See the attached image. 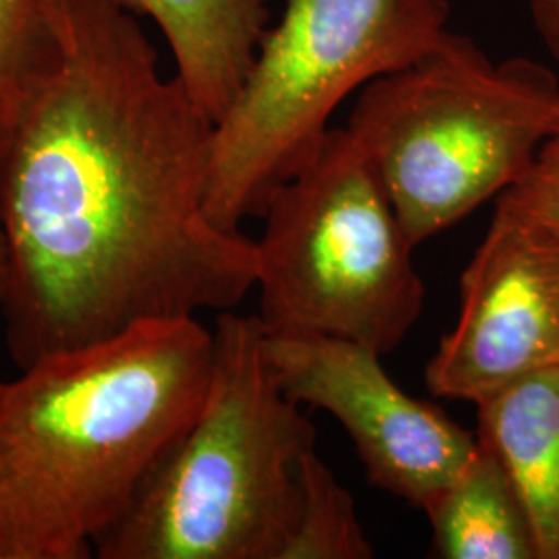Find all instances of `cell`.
<instances>
[{
	"label": "cell",
	"instance_id": "obj_1",
	"mask_svg": "<svg viewBox=\"0 0 559 559\" xmlns=\"http://www.w3.org/2000/svg\"><path fill=\"white\" fill-rule=\"evenodd\" d=\"M216 122L115 0H67L59 57L0 145L20 367L145 321L233 311L255 240L207 212Z\"/></svg>",
	"mask_w": 559,
	"mask_h": 559
},
{
	"label": "cell",
	"instance_id": "obj_2",
	"mask_svg": "<svg viewBox=\"0 0 559 559\" xmlns=\"http://www.w3.org/2000/svg\"><path fill=\"white\" fill-rule=\"evenodd\" d=\"M214 334L145 321L0 381V559L90 558L198 417Z\"/></svg>",
	"mask_w": 559,
	"mask_h": 559
},
{
	"label": "cell",
	"instance_id": "obj_3",
	"mask_svg": "<svg viewBox=\"0 0 559 559\" xmlns=\"http://www.w3.org/2000/svg\"><path fill=\"white\" fill-rule=\"evenodd\" d=\"M205 400L102 535V559H282L318 431L280 388L258 316L222 311Z\"/></svg>",
	"mask_w": 559,
	"mask_h": 559
},
{
	"label": "cell",
	"instance_id": "obj_4",
	"mask_svg": "<svg viewBox=\"0 0 559 559\" xmlns=\"http://www.w3.org/2000/svg\"><path fill=\"white\" fill-rule=\"evenodd\" d=\"M558 117L551 69L522 57L493 62L448 32L408 67L369 81L346 129L419 245L524 179Z\"/></svg>",
	"mask_w": 559,
	"mask_h": 559
},
{
	"label": "cell",
	"instance_id": "obj_5",
	"mask_svg": "<svg viewBox=\"0 0 559 559\" xmlns=\"http://www.w3.org/2000/svg\"><path fill=\"white\" fill-rule=\"evenodd\" d=\"M237 100L216 122L207 212L226 230L260 216L316 156L355 90L427 55L448 0H282Z\"/></svg>",
	"mask_w": 559,
	"mask_h": 559
},
{
	"label": "cell",
	"instance_id": "obj_6",
	"mask_svg": "<svg viewBox=\"0 0 559 559\" xmlns=\"http://www.w3.org/2000/svg\"><path fill=\"white\" fill-rule=\"evenodd\" d=\"M261 218L255 288L267 336L353 340L388 355L419 321L417 245L346 127L328 131Z\"/></svg>",
	"mask_w": 559,
	"mask_h": 559
},
{
	"label": "cell",
	"instance_id": "obj_7",
	"mask_svg": "<svg viewBox=\"0 0 559 559\" xmlns=\"http://www.w3.org/2000/svg\"><path fill=\"white\" fill-rule=\"evenodd\" d=\"M559 365V230L498 201L460 282L456 325L425 381L433 396L479 404Z\"/></svg>",
	"mask_w": 559,
	"mask_h": 559
},
{
	"label": "cell",
	"instance_id": "obj_8",
	"mask_svg": "<svg viewBox=\"0 0 559 559\" xmlns=\"http://www.w3.org/2000/svg\"><path fill=\"white\" fill-rule=\"evenodd\" d=\"M265 338L284 394L342 423L373 487L423 510L473 459L477 433L408 396L378 350L328 336Z\"/></svg>",
	"mask_w": 559,
	"mask_h": 559
},
{
	"label": "cell",
	"instance_id": "obj_9",
	"mask_svg": "<svg viewBox=\"0 0 559 559\" xmlns=\"http://www.w3.org/2000/svg\"><path fill=\"white\" fill-rule=\"evenodd\" d=\"M156 23L175 78L214 119L226 115L270 27L267 0H115Z\"/></svg>",
	"mask_w": 559,
	"mask_h": 559
},
{
	"label": "cell",
	"instance_id": "obj_10",
	"mask_svg": "<svg viewBox=\"0 0 559 559\" xmlns=\"http://www.w3.org/2000/svg\"><path fill=\"white\" fill-rule=\"evenodd\" d=\"M477 423L519 491L539 559H559V365L480 400Z\"/></svg>",
	"mask_w": 559,
	"mask_h": 559
},
{
	"label": "cell",
	"instance_id": "obj_11",
	"mask_svg": "<svg viewBox=\"0 0 559 559\" xmlns=\"http://www.w3.org/2000/svg\"><path fill=\"white\" fill-rule=\"evenodd\" d=\"M423 512L431 524L436 558L539 559L533 526L512 477L483 440L459 477Z\"/></svg>",
	"mask_w": 559,
	"mask_h": 559
},
{
	"label": "cell",
	"instance_id": "obj_12",
	"mask_svg": "<svg viewBox=\"0 0 559 559\" xmlns=\"http://www.w3.org/2000/svg\"><path fill=\"white\" fill-rule=\"evenodd\" d=\"M67 0H0V145L59 57Z\"/></svg>",
	"mask_w": 559,
	"mask_h": 559
},
{
	"label": "cell",
	"instance_id": "obj_13",
	"mask_svg": "<svg viewBox=\"0 0 559 559\" xmlns=\"http://www.w3.org/2000/svg\"><path fill=\"white\" fill-rule=\"evenodd\" d=\"M355 498L313 450L302 466L299 512L282 559H369Z\"/></svg>",
	"mask_w": 559,
	"mask_h": 559
},
{
	"label": "cell",
	"instance_id": "obj_14",
	"mask_svg": "<svg viewBox=\"0 0 559 559\" xmlns=\"http://www.w3.org/2000/svg\"><path fill=\"white\" fill-rule=\"evenodd\" d=\"M498 201L559 230V117L531 170Z\"/></svg>",
	"mask_w": 559,
	"mask_h": 559
},
{
	"label": "cell",
	"instance_id": "obj_15",
	"mask_svg": "<svg viewBox=\"0 0 559 559\" xmlns=\"http://www.w3.org/2000/svg\"><path fill=\"white\" fill-rule=\"evenodd\" d=\"M531 17L547 46L549 55L559 62V0H526Z\"/></svg>",
	"mask_w": 559,
	"mask_h": 559
},
{
	"label": "cell",
	"instance_id": "obj_16",
	"mask_svg": "<svg viewBox=\"0 0 559 559\" xmlns=\"http://www.w3.org/2000/svg\"><path fill=\"white\" fill-rule=\"evenodd\" d=\"M9 276H11V261H9V242H7V233L2 224V214H0V309L7 299L9 293Z\"/></svg>",
	"mask_w": 559,
	"mask_h": 559
}]
</instances>
